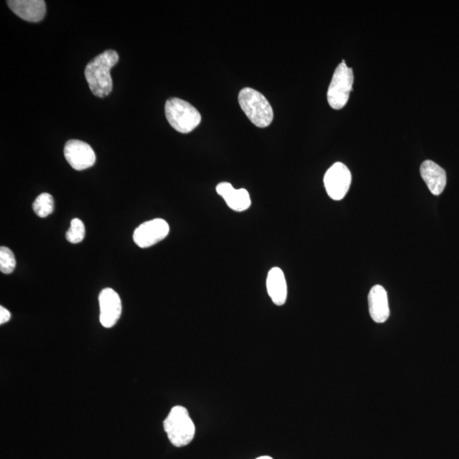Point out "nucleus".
I'll return each instance as SVG.
<instances>
[{
    "label": "nucleus",
    "instance_id": "nucleus-1",
    "mask_svg": "<svg viewBox=\"0 0 459 459\" xmlns=\"http://www.w3.org/2000/svg\"><path fill=\"white\" fill-rule=\"evenodd\" d=\"M119 60V54L115 50H108L95 56L86 66L85 79L95 97L104 98L112 92L114 83L111 77V69Z\"/></svg>",
    "mask_w": 459,
    "mask_h": 459
},
{
    "label": "nucleus",
    "instance_id": "nucleus-2",
    "mask_svg": "<svg viewBox=\"0 0 459 459\" xmlns=\"http://www.w3.org/2000/svg\"><path fill=\"white\" fill-rule=\"evenodd\" d=\"M238 102L255 126L266 128L274 120V110L264 95L252 88H244L238 94Z\"/></svg>",
    "mask_w": 459,
    "mask_h": 459
},
{
    "label": "nucleus",
    "instance_id": "nucleus-3",
    "mask_svg": "<svg viewBox=\"0 0 459 459\" xmlns=\"http://www.w3.org/2000/svg\"><path fill=\"white\" fill-rule=\"evenodd\" d=\"M163 428L171 443L176 448L188 445L196 432L188 409L183 406H176L171 409L163 421Z\"/></svg>",
    "mask_w": 459,
    "mask_h": 459
},
{
    "label": "nucleus",
    "instance_id": "nucleus-4",
    "mask_svg": "<svg viewBox=\"0 0 459 459\" xmlns=\"http://www.w3.org/2000/svg\"><path fill=\"white\" fill-rule=\"evenodd\" d=\"M166 116L172 128L183 134L192 132L202 121L200 112L197 108L180 98L168 99Z\"/></svg>",
    "mask_w": 459,
    "mask_h": 459
},
{
    "label": "nucleus",
    "instance_id": "nucleus-5",
    "mask_svg": "<svg viewBox=\"0 0 459 459\" xmlns=\"http://www.w3.org/2000/svg\"><path fill=\"white\" fill-rule=\"evenodd\" d=\"M354 75L352 68L345 63H340L335 69L328 90V102L333 109L340 110L349 101L352 92Z\"/></svg>",
    "mask_w": 459,
    "mask_h": 459
},
{
    "label": "nucleus",
    "instance_id": "nucleus-6",
    "mask_svg": "<svg viewBox=\"0 0 459 459\" xmlns=\"http://www.w3.org/2000/svg\"><path fill=\"white\" fill-rule=\"evenodd\" d=\"M324 185L328 195L333 200H342L347 194L352 184V174L342 163H335L324 176Z\"/></svg>",
    "mask_w": 459,
    "mask_h": 459
},
{
    "label": "nucleus",
    "instance_id": "nucleus-7",
    "mask_svg": "<svg viewBox=\"0 0 459 459\" xmlns=\"http://www.w3.org/2000/svg\"><path fill=\"white\" fill-rule=\"evenodd\" d=\"M170 233V226L166 220L154 219L146 222L136 229L133 238L141 249L150 248L166 238Z\"/></svg>",
    "mask_w": 459,
    "mask_h": 459
},
{
    "label": "nucleus",
    "instance_id": "nucleus-8",
    "mask_svg": "<svg viewBox=\"0 0 459 459\" xmlns=\"http://www.w3.org/2000/svg\"><path fill=\"white\" fill-rule=\"evenodd\" d=\"M64 156L72 168L84 171L92 167L97 160L92 147L80 140H70L64 146Z\"/></svg>",
    "mask_w": 459,
    "mask_h": 459
},
{
    "label": "nucleus",
    "instance_id": "nucleus-9",
    "mask_svg": "<svg viewBox=\"0 0 459 459\" xmlns=\"http://www.w3.org/2000/svg\"><path fill=\"white\" fill-rule=\"evenodd\" d=\"M99 321L104 328H110L119 321L122 313V302L112 288H104L99 296Z\"/></svg>",
    "mask_w": 459,
    "mask_h": 459
},
{
    "label": "nucleus",
    "instance_id": "nucleus-10",
    "mask_svg": "<svg viewBox=\"0 0 459 459\" xmlns=\"http://www.w3.org/2000/svg\"><path fill=\"white\" fill-rule=\"evenodd\" d=\"M7 4L16 16L30 23H38L45 16L46 4L43 0H9Z\"/></svg>",
    "mask_w": 459,
    "mask_h": 459
},
{
    "label": "nucleus",
    "instance_id": "nucleus-11",
    "mask_svg": "<svg viewBox=\"0 0 459 459\" xmlns=\"http://www.w3.org/2000/svg\"><path fill=\"white\" fill-rule=\"evenodd\" d=\"M216 192L233 211L244 212L251 206L250 195L246 189H235L231 183H222L216 186Z\"/></svg>",
    "mask_w": 459,
    "mask_h": 459
},
{
    "label": "nucleus",
    "instance_id": "nucleus-12",
    "mask_svg": "<svg viewBox=\"0 0 459 459\" xmlns=\"http://www.w3.org/2000/svg\"><path fill=\"white\" fill-rule=\"evenodd\" d=\"M368 306L371 318L377 323L387 322L389 317V308L387 290L382 286L375 285L368 294Z\"/></svg>",
    "mask_w": 459,
    "mask_h": 459
},
{
    "label": "nucleus",
    "instance_id": "nucleus-13",
    "mask_svg": "<svg viewBox=\"0 0 459 459\" xmlns=\"http://www.w3.org/2000/svg\"><path fill=\"white\" fill-rule=\"evenodd\" d=\"M420 174L432 194L438 196L443 193L447 185V174L438 164L426 160L420 166Z\"/></svg>",
    "mask_w": 459,
    "mask_h": 459
},
{
    "label": "nucleus",
    "instance_id": "nucleus-14",
    "mask_svg": "<svg viewBox=\"0 0 459 459\" xmlns=\"http://www.w3.org/2000/svg\"><path fill=\"white\" fill-rule=\"evenodd\" d=\"M267 293L275 305L284 306L287 301L288 287L284 271L274 267L268 272L266 279Z\"/></svg>",
    "mask_w": 459,
    "mask_h": 459
},
{
    "label": "nucleus",
    "instance_id": "nucleus-15",
    "mask_svg": "<svg viewBox=\"0 0 459 459\" xmlns=\"http://www.w3.org/2000/svg\"><path fill=\"white\" fill-rule=\"evenodd\" d=\"M54 205L53 197L49 193H42L34 201L33 209L38 217L45 218L53 213Z\"/></svg>",
    "mask_w": 459,
    "mask_h": 459
},
{
    "label": "nucleus",
    "instance_id": "nucleus-16",
    "mask_svg": "<svg viewBox=\"0 0 459 459\" xmlns=\"http://www.w3.org/2000/svg\"><path fill=\"white\" fill-rule=\"evenodd\" d=\"M85 237V227L80 219H73L70 224V228L66 234L67 240L71 244H80Z\"/></svg>",
    "mask_w": 459,
    "mask_h": 459
},
{
    "label": "nucleus",
    "instance_id": "nucleus-17",
    "mask_svg": "<svg viewBox=\"0 0 459 459\" xmlns=\"http://www.w3.org/2000/svg\"><path fill=\"white\" fill-rule=\"evenodd\" d=\"M16 265L14 254L6 247L0 248V271L4 274H11Z\"/></svg>",
    "mask_w": 459,
    "mask_h": 459
},
{
    "label": "nucleus",
    "instance_id": "nucleus-18",
    "mask_svg": "<svg viewBox=\"0 0 459 459\" xmlns=\"http://www.w3.org/2000/svg\"><path fill=\"white\" fill-rule=\"evenodd\" d=\"M11 317L10 311L4 308V307L0 306V324H4L10 321Z\"/></svg>",
    "mask_w": 459,
    "mask_h": 459
},
{
    "label": "nucleus",
    "instance_id": "nucleus-19",
    "mask_svg": "<svg viewBox=\"0 0 459 459\" xmlns=\"http://www.w3.org/2000/svg\"><path fill=\"white\" fill-rule=\"evenodd\" d=\"M256 459H274V458H271L269 456H262V457H259V458H258Z\"/></svg>",
    "mask_w": 459,
    "mask_h": 459
}]
</instances>
